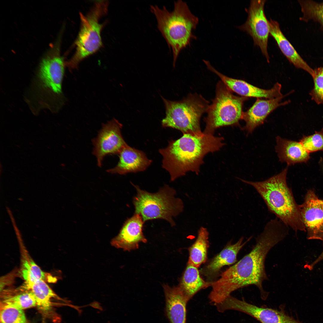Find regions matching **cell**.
Segmentation results:
<instances>
[{"label":"cell","instance_id":"obj_1","mask_svg":"<svg viewBox=\"0 0 323 323\" xmlns=\"http://www.w3.org/2000/svg\"><path fill=\"white\" fill-rule=\"evenodd\" d=\"M288 227L277 219L269 222L257 237L251 251L223 272L219 279L211 282L212 289L209 295L211 300L220 302L234 291L251 285L256 286L261 298L266 299L268 293L262 286L263 282L268 280L266 258L270 250L287 235Z\"/></svg>","mask_w":323,"mask_h":323},{"label":"cell","instance_id":"obj_2","mask_svg":"<svg viewBox=\"0 0 323 323\" xmlns=\"http://www.w3.org/2000/svg\"><path fill=\"white\" fill-rule=\"evenodd\" d=\"M223 140L201 131L184 133L159 150L163 156L162 167L169 173L171 181L189 171L198 174L204 156L219 150L224 145Z\"/></svg>","mask_w":323,"mask_h":323},{"label":"cell","instance_id":"obj_3","mask_svg":"<svg viewBox=\"0 0 323 323\" xmlns=\"http://www.w3.org/2000/svg\"><path fill=\"white\" fill-rule=\"evenodd\" d=\"M60 42L57 40L39 64L28 100L34 113L44 108L57 109L65 65L60 55Z\"/></svg>","mask_w":323,"mask_h":323},{"label":"cell","instance_id":"obj_4","mask_svg":"<svg viewBox=\"0 0 323 323\" xmlns=\"http://www.w3.org/2000/svg\"><path fill=\"white\" fill-rule=\"evenodd\" d=\"M287 170L288 167L279 174L262 181L241 180L255 188L269 210L287 226L295 231H305L299 205L296 203L287 183Z\"/></svg>","mask_w":323,"mask_h":323},{"label":"cell","instance_id":"obj_5","mask_svg":"<svg viewBox=\"0 0 323 323\" xmlns=\"http://www.w3.org/2000/svg\"><path fill=\"white\" fill-rule=\"evenodd\" d=\"M174 6L171 12L165 6L160 8L156 5H151L150 10L156 17L159 30L172 49L174 67L180 51L192 39L196 38L192 31L196 28L199 19L182 1H175Z\"/></svg>","mask_w":323,"mask_h":323},{"label":"cell","instance_id":"obj_6","mask_svg":"<svg viewBox=\"0 0 323 323\" xmlns=\"http://www.w3.org/2000/svg\"><path fill=\"white\" fill-rule=\"evenodd\" d=\"M133 185L137 191L133 199L135 213L139 214L144 222L162 219L172 226L175 225L173 218L182 212L184 205L181 199L175 197L176 192L174 189L166 185L157 193H151Z\"/></svg>","mask_w":323,"mask_h":323},{"label":"cell","instance_id":"obj_7","mask_svg":"<svg viewBox=\"0 0 323 323\" xmlns=\"http://www.w3.org/2000/svg\"><path fill=\"white\" fill-rule=\"evenodd\" d=\"M107 1H96L89 13H80V30L75 42L76 50L65 65L70 69L76 68L83 59L97 51L102 45L101 32L103 24L99 22L101 17L107 11Z\"/></svg>","mask_w":323,"mask_h":323},{"label":"cell","instance_id":"obj_8","mask_svg":"<svg viewBox=\"0 0 323 323\" xmlns=\"http://www.w3.org/2000/svg\"><path fill=\"white\" fill-rule=\"evenodd\" d=\"M162 98L166 109L165 117L162 121L163 127L175 128L184 133L201 131L200 119L209 106L201 95L191 94L179 101Z\"/></svg>","mask_w":323,"mask_h":323},{"label":"cell","instance_id":"obj_9","mask_svg":"<svg viewBox=\"0 0 323 323\" xmlns=\"http://www.w3.org/2000/svg\"><path fill=\"white\" fill-rule=\"evenodd\" d=\"M247 97L234 95L221 80L217 83L214 98L209 105L204 121V133L213 135L218 128L238 124L242 119L243 103Z\"/></svg>","mask_w":323,"mask_h":323},{"label":"cell","instance_id":"obj_10","mask_svg":"<svg viewBox=\"0 0 323 323\" xmlns=\"http://www.w3.org/2000/svg\"><path fill=\"white\" fill-rule=\"evenodd\" d=\"M265 0H251L245 23L238 28L246 32L252 38L254 44L260 48L268 62L269 57L267 51L268 38L270 28L269 21L264 12Z\"/></svg>","mask_w":323,"mask_h":323},{"label":"cell","instance_id":"obj_11","mask_svg":"<svg viewBox=\"0 0 323 323\" xmlns=\"http://www.w3.org/2000/svg\"><path fill=\"white\" fill-rule=\"evenodd\" d=\"M122 124L114 118L102 125L97 137L92 140V152L99 167L104 158L110 154H119L127 144L122 135Z\"/></svg>","mask_w":323,"mask_h":323},{"label":"cell","instance_id":"obj_12","mask_svg":"<svg viewBox=\"0 0 323 323\" xmlns=\"http://www.w3.org/2000/svg\"><path fill=\"white\" fill-rule=\"evenodd\" d=\"M221 310H237L247 314L261 323H301L283 310L260 307L230 295L220 304Z\"/></svg>","mask_w":323,"mask_h":323},{"label":"cell","instance_id":"obj_13","mask_svg":"<svg viewBox=\"0 0 323 323\" xmlns=\"http://www.w3.org/2000/svg\"><path fill=\"white\" fill-rule=\"evenodd\" d=\"M301 219L308 240H321L323 244V199L309 190L299 205Z\"/></svg>","mask_w":323,"mask_h":323},{"label":"cell","instance_id":"obj_14","mask_svg":"<svg viewBox=\"0 0 323 323\" xmlns=\"http://www.w3.org/2000/svg\"><path fill=\"white\" fill-rule=\"evenodd\" d=\"M204 63L208 69L217 75L221 81L231 91L237 93L241 96L271 99L283 96L281 92V85L278 82L270 89H261L244 80L233 78L224 75L214 68L208 61L205 60Z\"/></svg>","mask_w":323,"mask_h":323},{"label":"cell","instance_id":"obj_15","mask_svg":"<svg viewBox=\"0 0 323 323\" xmlns=\"http://www.w3.org/2000/svg\"><path fill=\"white\" fill-rule=\"evenodd\" d=\"M144 223L141 216L135 213L125 222L119 233L112 240L111 245L128 251L138 249L140 243L147 242L142 231Z\"/></svg>","mask_w":323,"mask_h":323},{"label":"cell","instance_id":"obj_16","mask_svg":"<svg viewBox=\"0 0 323 323\" xmlns=\"http://www.w3.org/2000/svg\"><path fill=\"white\" fill-rule=\"evenodd\" d=\"M22 287L33 294L36 300V306L43 316L55 322L60 321L59 316L54 310L52 301L53 299L65 301L58 296L46 281L39 280L30 283L24 282Z\"/></svg>","mask_w":323,"mask_h":323},{"label":"cell","instance_id":"obj_17","mask_svg":"<svg viewBox=\"0 0 323 323\" xmlns=\"http://www.w3.org/2000/svg\"><path fill=\"white\" fill-rule=\"evenodd\" d=\"M285 97L268 100L257 98L253 105L246 111L243 112L242 119L246 124L243 129L248 133H251L258 126L263 124L268 115L279 106L288 103L289 100L281 102Z\"/></svg>","mask_w":323,"mask_h":323},{"label":"cell","instance_id":"obj_18","mask_svg":"<svg viewBox=\"0 0 323 323\" xmlns=\"http://www.w3.org/2000/svg\"><path fill=\"white\" fill-rule=\"evenodd\" d=\"M165 313L170 323H186L187 305L189 300L180 287L163 286Z\"/></svg>","mask_w":323,"mask_h":323},{"label":"cell","instance_id":"obj_19","mask_svg":"<svg viewBox=\"0 0 323 323\" xmlns=\"http://www.w3.org/2000/svg\"><path fill=\"white\" fill-rule=\"evenodd\" d=\"M119 161L115 167L107 170L111 173L125 174L129 173L143 171L150 165L152 161L142 151L127 145L118 154Z\"/></svg>","mask_w":323,"mask_h":323},{"label":"cell","instance_id":"obj_20","mask_svg":"<svg viewBox=\"0 0 323 323\" xmlns=\"http://www.w3.org/2000/svg\"><path fill=\"white\" fill-rule=\"evenodd\" d=\"M252 238L250 237L243 242V237H242L235 243L231 244L229 242L202 269V274L207 279H211L217 275L223 266L235 263L237 261L239 252Z\"/></svg>","mask_w":323,"mask_h":323},{"label":"cell","instance_id":"obj_21","mask_svg":"<svg viewBox=\"0 0 323 323\" xmlns=\"http://www.w3.org/2000/svg\"><path fill=\"white\" fill-rule=\"evenodd\" d=\"M269 21L270 34L275 39L284 55L295 67L306 71L312 77L314 69L302 59L285 37L281 30L278 23L271 19Z\"/></svg>","mask_w":323,"mask_h":323},{"label":"cell","instance_id":"obj_22","mask_svg":"<svg viewBox=\"0 0 323 323\" xmlns=\"http://www.w3.org/2000/svg\"><path fill=\"white\" fill-rule=\"evenodd\" d=\"M275 147L279 160L288 165L307 162L310 159V153L302 144L297 142L282 138H276Z\"/></svg>","mask_w":323,"mask_h":323},{"label":"cell","instance_id":"obj_23","mask_svg":"<svg viewBox=\"0 0 323 323\" xmlns=\"http://www.w3.org/2000/svg\"><path fill=\"white\" fill-rule=\"evenodd\" d=\"M19 243L21 255V275L24 282L30 283L50 278L48 274L43 271L29 255L22 241L19 232L16 233Z\"/></svg>","mask_w":323,"mask_h":323},{"label":"cell","instance_id":"obj_24","mask_svg":"<svg viewBox=\"0 0 323 323\" xmlns=\"http://www.w3.org/2000/svg\"><path fill=\"white\" fill-rule=\"evenodd\" d=\"M198 268L187 263L179 286L189 300L199 291L211 286L200 276Z\"/></svg>","mask_w":323,"mask_h":323},{"label":"cell","instance_id":"obj_25","mask_svg":"<svg viewBox=\"0 0 323 323\" xmlns=\"http://www.w3.org/2000/svg\"><path fill=\"white\" fill-rule=\"evenodd\" d=\"M208 236L207 228L201 227L198 230L196 240L188 249V263L198 268L206 261L209 246Z\"/></svg>","mask_w":323,"mask_h":323},{"label":"cell","instance_id":"obj_26","mask_svg":"<svg viewBox=\"0 0 323 323\" xmlns=\"http://www.w3.org/2000/svg\"><path fill=\"white\" fill-rule=\"evenodd\" d=\"M1 304L9 305L23 310L36 306V299L30 291L22 287L17 290L2 292Z\"/></svg>","mask_w":323,"mask_h":323},{"label":"cell","instance_id":"obj_27","mask_svg":"<svg viewBox=\"0 0 323 323\" xmlns=\"http://www.w3.org/2000/svg\"><path fill=\"white\" fill-rule=\"evenodd\" d=\"M302 16L300 20L304 22L313 20L318 22L323 27V2L312 0L298 1Z\"/></svg>","mask_w":323,"mask_h":323},{"label":"cell","instance_id":"obj_28","mask_svg":"<svg viewBox=\"0 0 323 323\" xmlns=\"http://www.w3.org/2000/svg\"><path fill=\"white\" fill-rule=\"evenodd\" d=\"M0 323H28L23 310L1 304Z\"/></svg>","mask_w":323,"mask_h":323},{"label":"cell","instance_id":"obj_29","mask_svg":"<svg viewBox=\"0 0 323 323\" xmlns=\"http://www.w3.org/2000/svg\"><path fill=\"white\" fill-rule=\"evenodd\" d=\"M313 87L309 94L318 104H323V66L314 69Z\"/></svg>","mask_w":323,"mask_h":323},{"label":"cell","instance_id":"obj_30","mask_svg":"<svg viewBox=\"0 0 323 323\" xmlns=\"http://www.w3.org/2000/svg\"><path fill=\"white\" fill-rule=\"evenodd\" d=\"M299 142L309 153L323 151V128L313 135L304 136Z\"/></svg>","mask_w":323,"mask_h":323},{"label":"cell","instance_id":"obj_31","mask_svg":"<svg viewBox=\"0 0 323 323\" xmlns=\"http://www.w3.org/2000/svg\"><path fill=\"white\" fill-rule=\"evenodd\" d=\"M322 260H323V250L318 257L313 262L307 265L306 267L309 270H311L313 269L316 265Z\"/></svg>","mask_w":323,"mask_h":323}]
</instances>
